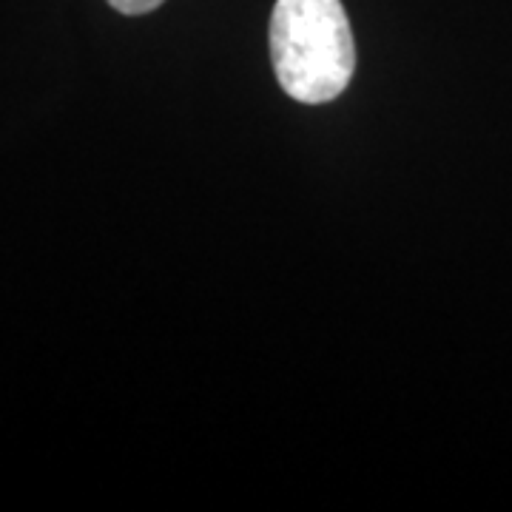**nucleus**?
I'll return each instance as SVG.
<instances>
[{"instance_id":"obj_1","label":"nucleus","mask_w":512,"mask_h":512,"mask_svg":"<svg viewBox=\"0 0 512 512\" xmlns=\"http://www.w3.org/2000/svg\"><path fill=\"white\" fill-rule=\"evenodd\" d=\"M271 57L288 97L308 106L336 100L356 69V46L342 0H276Z\"/></svg>"},{"instance_id":"obj_2","label":"nucleus","mask_w":512,"mask_h":512,"mask_svg":"<svg viewBox=\"0 0 512 512\" xmlns=\"http://www.w3.org/2000/svg\"><path fill=\"white\" fill-rule=\"evenodd\" d=\"M163 3L165 0H109L111 9H117L120 15H148Z\"/></svg>"}]
</instances>
